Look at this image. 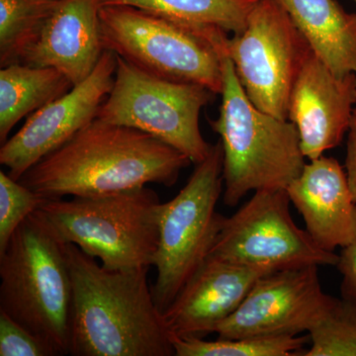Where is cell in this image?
<instances>
[{"instance_id":"obj_16","label":"cell","mask_w":356,"mask_h":356,"mask_svg":"<svg viewBox=\"0 0 356 356\" xmlns=\"http://www.w3.org/2000/svg\"><path fill=\"white\" fill-rule=\"evenodd\" d=\"M286 191L318 247L334 252L355 242L356 202L336 159L323 154L309 161Z\"/></svg>"},{"instance_id":"obj_13","label":"cell","mask_w":356,"mask_h":356,"mask_svg":"<svg viewBox=\"0 0 356 356\" xmlns=\"http://www.w3.org/2000/svg\"><path fill=\"white\" fill-rule=\"evenodd\" d=\"M356 103V74L339 76L312 51L293 86L288 120L309 161L341 144Z\"/></svg>"},{"instance_id":"obj_8","label":"cell","mask_w":356,"mask_h":356,"mask_svg":"<svg viewBox=\"0 0 356 356\" xmlns=\"http://www.w3.org/2000/svg\"><path fill=\"white\" fill-rule=\"evenodd\" d=\"M214 95L198 84L152 76L117 56L113 86L96 119L149 134L198 165L212 149L199 117Z\"/></svg>"},{"instance_id":"obj_21","label":"cell","mask_w":356,"mask_h":356,"mask_svg":"<svg viewBox=\"0 0 356 356\" xmlns=\"http://www.w3.org/2000/svg\"><path fill=\"white\" fill-rule=\"evenodd\" d=\"M58 0H0V65L20 63Z\"/></svg>"},{"instance_id":"obj_9","label":"cell","mask_w":356,"mask_h":356,"mask_svg":"<svg viewBox=\"0 0 356 356\" xmlns=\"http://www.w3.org/2000/svg\"><path fill=\"white\" fill-rule=\"evenodd\" d=\"M226 53L245 95L257 108L288 119L293 86L310 46L278 0H259Z\"/></svg>"},{"instance_id":"obj_7","label":"cell","mask_w":356,"mask_h":356,"mask_svg":"<svg viewBox=\"0 0 356 356\" xmlns=\"http://www.w3.org/2000/svg\"><path fill=\"white\" fill-rule=\"evenodd\" d=\"M224 188L221 142L196 165L175 198L161 204L159 238L153 266L158 271L152 288L161 313L209 257L224 216L216 211Z\"/></svg>"},{"instance_id":"obj_4","label":"cell","mask_w":356,"mask_h":356,"mask_svg":"<svg viewBox=\"0 0 356 356\" xmlns=\"http://www.w3.org/2000/svg\"><path fill=\"white\" fill-rule=\"evenodd\" d=\"M0 311L70 355L74 287L63 242L39 210L21 222L0 254Z\"/></svg>"},{"instance_id":"obj_23","label":"cell","mask_w":356,"mask_h":356,"mask_svg":"<svg viewBox=\"0 0 356 356\" xmlns=\"http://www.w3.org/2000/svg\"><path fill=\"white\" fill-rule=\"evenodd\" d=\"M47 200L8 173L0 172V254L6 250L21 222Z\"/></svg>"},{"instance_id":"obj_18","label":"cell","mask_w":356,"mask_h":356,"mask_svg":"<svg viewBox=\"0 0 356 356\" xmlns=\"http://www.w3.org/2000/svg\"><path fill=\"white\" fill-rule=\"evenodd\" d=\"M74 88L69 79L54 67L13 64L0 70V143L24 117L58 99Z\"/></svg>"},{"instance_id":"obj_6","label":"cell","mask_w":356,"mask_h":356,"mask_svg":"<svg viewBox=\"0 0 356 356\" xmlns=\"http://www.w3.org/2000/svg\"><path fill=\"white\" fill-rule=\"evenodd\" d=\"M99 17L104 51L152 76L221 95L219 48L206 37L203 26L180 24L129 6H102Z\"/></svg>"},{"instance_id":"obj_27","label":"cell","mask_w":356,"mask_h":356,"mask_svg":"<svg viewBox=\"0 0 356 356\" xmlns=\"http://www.w3.org/2000/svg\"><path fill=\"white\" fill-rule=\"evenodd\" d=\"M353 114H355L356 116V108L355 109V111H353Z\"/></svg>"},{"instance_id":"obj_10","label":"cell","mask_w":356,"mask_h":356,"mask_svg":"<svg viewBox=\"0 0 356 356\" xmlns=\"http://www.w3.org/2000/svg\"><path fill=\"white\" fill-rule=\"evenodd\" d=\"M286 189L255 191L231 217H224L209 255L269 270L336 266L339 254L318 247L290 213Z\"/></svg>"},{"instance_id":"obj_2","label":"cell","mask_w":356,"mask_h":356,"mask_svg":"<svg viewBox=\"0 0 356 356\" xmlns=\"http://www.w3.org/2000/svg\"><path fill=\"white\" fill-rule=\"evenodd\" d=\"M65 252L74 287L70 355H175L149 267L109 270L74 243Z\"/></svg>"},{"instance_id":"obj_11","label":"cell","mask_w":356,"mask_h":356,"mask_svg":"<svg viewBox=\"0 0 356 356\" xmlns=\"http://www.w3.org/2000/svg\"><path fill=\"white\" fill-rule=\"evenodd\" d=\"M334 299L323 291L318 266L293 267L264 274L238 308L218 327V339L309 332Z\"/></svg>"},{"instance_id":"obj_26","label":"cell","mask_w":356,"mask_h":356,"mask_svg":"<svg viewBox=\"0 0 356 356\" xmlns=\"http://www.w3.org/2000/svg\"><path fill=\"white\" fill-rule=\"evenodd\" d=\"M346 177L353 197L356 202V116L353 114L350 130L348 132V145H346Z\"/></svg>"},{"instance_id":"obj_12","label":"cell","mask_w":356,"mask_h":356,"mask_svg":"<svg viewBox=\"0 0 356 356\" xmlns=\"http://www.w3.org/2000/svg\"><path fill=\"white\" fill-rule=\"evenodd\" d=\"M117 56L105 50L90 76L28 116L0 149V163L18 180L47 154L63 146L96 118L113 86Z\"/></svg>"},{"instance_id":"obj_3","label":"cell","mask_w":356,"mask_h":356,"mask_svg":"<svg viewBox=\"0 0 356 356\" xmlns=\"http://www.w3.org/2000/svg\"><path fill=\"white\" fill-rule=\"evenodd\" d=\"M222 72L219 116L209 121L222 147L225 205L234 207L250 191L286 189L306 165L291 121L266 113L248 99L226 46L218 50Z\"/></svg>"},{"instance_id":"obj_17","label":"cell","mask_w":356,"mask_h":356,"mask_svg":"<svg viewBox=\"0 0 356 356\" xmlns=\"http://www.w3.org/2000/svg\"><path fill=\"white\" fill-rule=\"evenodd\" d=\"M316 57L339 76L356 74V13L336 0H278Z\"/></svg>"},{"instance_id":"obj_28","label":"cell","mask_w":356,"mask_h":356,"mask_svg":"<svg viewBox=\"0 0 356 356\" xmlns=\"http://www.w3.org/2000/svg\"><path fill=\"white\" fill-rule=\"evenodd\" d=\"M353 1H355V3H356V0H353Z\"/></svg>"},{"instance_id":"obj_19","label":"cell","mask_w":356,"mask_h":356,"mask_svg":"<svg viewBox=\"0 0 356 356\" xmlns=\"http://www.w3.org/2000/svg\"><path fill=\"white\" fill-rule=\"evenodd\" d=\"M259 0H102V6H129L180 24L216 27L240 34Z\"/></svg>"},{"instance_id":"obj_5","label":"cell","mask_w":356,"mask_h":356,"mask_svg":"<svg viewBox=\"0 0 356 356\" xmlns=\"http://www.w3.org/2000/svg\"><path fill=\"white\" fill-rule=\"evenodd\" d=\"M161 203L144 186L109 195L51 199L40 213L58 238L100 259L109 270L153 266Z\"/></svg>"},{"instance_id":"obj_25","label":"cell","mask_w":356,"mask_h":356,"mask_svg":"<svg viewBox=\"0 0 356 356\" xmlns=\"http://www.w3.org/2000/svg\"><path fill=\"white\" fill-rule=\"evenodd\" d=\"M336 266L343 276L341 298L356 305V241L343 248Z\"/></svg>"},{"instance_id":"obj_24","label":"cell","mask_w":356,"mask_h":356,"mask_svg":"<svg viewBox=\"0 0 356 356\" xmlns=\"http://www.w3.org/2000/svg\"><path fill=\"white\" fill-rule=\"evenodd\" d=\"M55 348L0 311V356H57Z\"/></svg>"},{"instance_id":"obj_1","label":"cell","mask_w":356,"mask_h":356,"mask_svg":"<svg viewBox=\"0 0 356 356\" xmlns=\"http://www.w3.org/2000/svg\"><path fill=\"white\" fill-rule=\"evenodd\" d=\"M191 163L185 154L149 134L95 118L19 181L49 200L91 197L149 184L172 187Z\"/></svg>"},{"instance_id":"obj_15","label":"cell","mask_w":356,"mask_h":356,"mask_svg":"<svg viewBox=\"0 0 356 356\" xmlns=\"http://www.w3.org/2000/svg\"><path fill=\"white\" fill-rule=\"evenodd\" d=\"M102 0H58L21 64L54 67L74 86L95 69L103 51L99 13Z\"/></svg>"},{"instance_id":"obj_20","label":"cell","mask_w":356,"mask_h":356,"mask_svg":"<svg viewBox=\"0 0 356 356\" xmlns=\"http://www.w3.org/2000/svg\"><path fill=\"white\" fill-rule=\"evenodd\" d=\"M172 343L177 356H300L304 346L310 344V336L285 334L208 341L200 337L172 334Z\"/></svg>"},{"instance_id":"obj_22","label":"cell","mask_w":356,"mask_h":356,"mask_svg":"<svg viewBox=\"0 0 356 356\" xmlns=\"http://www.w3.org/2000/svg\"><path fill=\"white\" fill-rule=\"evenodd\" d=\"M310 348L304 356H356V305L334 298L309 331Z\"/></svg>"},{"instance_id":"obj_14","label":"cell","mask_w":356,"mask_h":356,"mask_svg":"<svg viewBox=\"0 0 356 356\" xmlns=\"http://www.w3.org/2000/svg\"><path fill=\"white\" fill-rule=\"evenodd\" d=\"M269 273L273 270L209 255L163 313L170 334L203 337L216 332L255 282Z\"/></svg>"}]
</instances>
